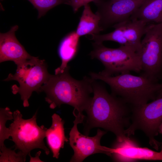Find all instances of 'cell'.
<instances>
[{"label":"cell","mask_w":162,"mask_h":162,"mask_svg":"<svg viewBox=\"0 0 162 162\" xmlns=\"http://www.w3.org/2000/svg\"><path fill=\"white\" fill-rule=\"evenodd\" d=\"M84 9L80 17L76 31L79 37L87 35L99 34L103 29L100 26V17L98 13H93L88 4L84 6Z\"/></svg>","instance_id":"e0dca14e"},{"label":"cell","mask_w":162,"mask_h":162,"mask_svg":"<svg viewBox=\"0 0 162 162\" xmlns=\"http://www.w3.org/2000/svg\"><path fill=\"white\" fill-rule=\"evenodd\" d=\"M38 11V18L44 16L47 11L61 4H68L70 0H27Z\"/></svg>","instance_id":"d6986e66"},{"label":"cell","mask_w":162,"mask_h":162,"mask_svg":"<svg viewBox=\"0 0 162 162\" xmlns=\"http://www.w3.org/2000/svg\"><path fill=\"white\" fill-rule=\"evenodd\" d=\"M79 38L75 31H74L68 33L62 40L58 50L61 64L55 70V74L63 71L68 66L69 62L75 57L78 50Z\"/></svg>","instance_id":"9a60e30c"},{"label":"cell","mask_w":162,"mask_h":162,"mask_svg":"<svg viewBox=\"0 0 162 162\" xmlns=\"http://www.w3.org/2000/svg\"><path fill=\"white\" fill-rule=\"evenodd\" d=\"M130 121L124 130L125 134L129 136L140 130L148 137L150 146L158 151L161 142L155 137L158 135L162 122V97L149 103L131 107Z\"/></svg>","instance_id":"ba28073f"},{"label":"cell","mask_w":162,"mask_h":162,"mask_svg":"<svg viewBox=\"0 0 162 162\" xmlns=\"http://www.w3.org/2000/svg\"><path fill=\"white\" fill-rule=\"evenodd\" d=\"M109 152L110 157L116 162H135L140 160L162 161V150L159 152L141 147L130 136H127L122 141L116 140L109 148Z\"/></svg>","instance_id":"7c38bea8"},{"label":"cell","mask_w":162,"mask_h":162,"mask_svg":"<svg viewBox=\"0 0 162 162\" xmlns=\"http://www.w3.org/2000/svg\"><path fill=\"white\" fill-rule=\"evenodd\" d=\"M158 132L162 134V122L160 124L158 128ZM160 148L162 150V142H161Z\"/></svg>","instance_id":"603a6c76"},{"label":"cell","mask_w":162,"mask_h":162,"mask_svg":"<svg viewBox=\"0 0 162 162\" xmlns=\"http://www.w3.org/2000/svg\"><path fill=\"white\" fill-rule=\"evenodd\" d=\"M41 152L39 151L35 155V157H32L31 156L30 154L29 155L30 158V162H43L41 160L39 156L41 154Z\"/></svg>","instance_id":"7402d4cb"},{"label":"cell","mask_w":162,"mask_h":162,"mask_svg":"<svg viewBox=\"0 0 162 162\" xmlns=\"http://www.w3.org/2000/svg\"><path fill=\"white\" fill-rule=\"evenodd\" d=\"M144 0H95L98 8L96 13L100 17V26L104 27L129 19L142 4Z\"/></svg>","instance_id":"8fae6325"},{"label":"cell","mask_w":162,"mask_h":162,"mask_svg":"<svg viewBox=\"0 0 162 162\" xmlns=\"http://www.w3.org/2000/svg\"><path fill=\"white\" fill-rule=\"evenodd\" d=\"M14 119L13 113L10 108L6 107L0 109V148L1 150L6 146L4 141L9 139L10 136L9 128H6V124L7 121Z\"/></svg>","instance_id":"ac0fdd59"},{"label":"cell","mask_w":162,"mask_h":162,"mask_svg":"<svg viewBox=\"0 0 162 162\" xmlns=\"http://www.w3.org/2000/svg\"><path fill=\"white\" fill-rule=\"evenodd\" d=\"M18 28L16 25L8 32L0 33V63L11 61L16 64L32 57L17 39L15 32Z\"/></svg>","instance_id":"4fadbf2b"},{"label":"cell","mask_w":162,"mask_h":162,"mask_svg":"<svg viewBox=\"0 0 162 162\" xmlns=\"http://www.w3.org/2000/svg\"><path fill=\"white\" fill-rule=\"evenodd\" d=\"M83 122L81 118L75 117L74 126L69 133V144L74 152L70 161L82 162L88 157L96 153L104 154L110 156L109 147L102 146L100 143L102 137L106 132L98 129L94 136L83 135L79 131L77 124Z\"/></svg>","instance_id":"30bf717a"},{"label":"cell","mask_w":162,"mask_h":162,"mask_svg":"<svg viewBox=\"0 0 162 162\" xmlns=\"http://www.w3.org/2000/svg\"><path fill=\"white\" fill-rule=\"evenodd\" d=\"M0 162H25L26 158L20 151L16 153L14 150L6 147L0 150Z\"/></svg>","instance_id":"ffe728a7"},{"label":"cell","mask_w":162,"mask_h":162,"mask_svg":"<svg viewBox=\"0 0 162 162\" xmlns=\"http://www.w3.org/2000/svg\"><path fill=\"white\" fill-rule=\"evenodd\" d=\"M89 75L93 79L107 84L111 93L121 98L131 107L142 105L160 98V83L141 75L135 76L128 73L108 76L92 72Z\"/></svg>","instance_id":"3957f363"},{"label":"cell","mask_w":162,"mask_h":162,"mask_svg":"<svg viewBox=\"0 0 162 162\" xmlns=\"http://www.w3.org/2000/svg\"><path fill=\"white\" fill-rule=\"evenodd\" d=\"M89 54L92 59L99 60L104 68L99 73L105 76H112L133 71L141 72V65L139 55L130 48L123 45L112 48L102 43L94 42Z\"/></svg>","instance_id":"5b68a950"},{"label":"cell","mask_w":162,"mask_h":162,"mask_svg":"<svg viewBox=\"0 0 162 162\" xmlns=\"http://www.w3.org/2000/svg\"><path fill=\"white\" fill-rule=\"evenodd\" d=\"M70 68L68 65L62 72L50 74L40 92L46 93L45 100L50 109L60 107L63 104L70 105L74 108V116L84 120L83 112L88 106L92 98L93 79L85 76L81 80H77L70 75Z\"/></svg>","instance_id":"7a4b0ae2"},{"label":"cell","mask_w":162,"mask_h":162,"mask_svg":"<svg viewBox=\"0 0 162 162\" xmlns=\"http://www.w3.org/2000/svg\"><path fill=\"white\" fill-rule=\"evenodd\" d=\"M92 87L93 96L83 122L84 134L88 136L92 129L101 128L113 133L117 140L122 141L127 136L125 128L130 124L131 106L110 94L99 80L93 79Z\"/></svg>","instance_id":"6da1fadb"},{"label":"cell","mask_w":162,"mask_h":162,"mask_svg":"<svg viewBox=\"0 0 162 162\" xmlns=\"http://www.w3.org/2000/svg\"><path fill=\"white\" fill-rule=\"evenodd\" d=\"M160 97H162V82L160 83Z\"/></svg>","instance_id":"cb8c5ba5"},{"label":"cell","mask_w":162,"mask_h":162,"mask_svg":"<svg viewBox=\"0 0 162 162\" xmlns=\"http://www.w3.org/2000/svg\"><path fill=\"white\" fill-rule=\"evenodd\" d=\"M130 18L147 24L162 22V0H144Z\"/></svg>","instance_id":"2e32d148"},{"label":"cell","mask_w":162,"mask_h":162,"mask_svg":"<svg viewBox=\"0 0 162 162\" xmlns=\"http://www.w3.org/2000/svg\"><path fill=\"white\" fill-rule=\"evenodd\" d=\"M138 54L140 75L158 82L162 74V22L148 24Z\"/></svg>","instance_id":"52a82bcc"},{"label":"cell","mask_w":162,"mask_h":162,"mask_svg":"<svg viewBox=\"0 0 162 162\" xmlns=\"http://www.w3.org/2000/svg\"><path fill=\"white\" fill-rule=\"evenodd\" d=\"M95 0H70L68 4L72 8L74 13L78 11L81 7L88 4L91 2H94Z\"/></svg>","instance_id":"44dd1931"},{"label":"cell","mask_w":162,"mask_h":162,"mask_svg":"<svg viewBox=\"0 0 162 162\" xmlns=\"http://www.w3.org/2000/svg\"><path fill=\"white\" fill-rule=\"evenodd\" d=\"M37 114L36 112L32 118L25 119L20 111L16 110L13 113L14 121L9 127L15 149L21 151L26 158L32 150L36 148L43 149L46 155L50 153L44 142L47 128L44 125H38Z\"/></svg>","instance_id":"8992f818"},{"label":"cell","mask_w":162,"mask_h":162,"mask_svg":"<svg viewBox=\"0 0 162 162\" xmlns=\"http://www.w3.org/2000/svg\"><path fill=\"white\" fill-rule=\"evenodd\" d=\"M52 124L47 129L46 137L49 148L53 154V157L58 159L61 148L64 147L65 142L69 141L65 135L64 122L60 116L54 113L52 116Z\"/></svg>","instance_id":"5bb4252c"},{"label":"cell","mask_w":162,"mask_h":162,"mask_svg":"<svg viewBox=\"0 0 162 162\" xmlns=\"http://www.w3.org/2000/svg\"><path fill=\"white\" fill-rule=\"evenodd\" d=\"M16 64L17 68L15 73L9 74L4 81L13 80L18 82L19 86L14 85L11 87L12 92L14 94H19L23 106L28 107V99L33 92H40V88L47 81L50 74L45 60L40 59L38 57L33 56Z\"/></svg>","instance_id":"277c9868"},{"label":"cell","mask_w":162,"mask_h":162,"mask_svg":"<svg viewBox=\"0 0 162 162\" xmlns=\"http://www.w3.org/2000/svg\"><path fill=\"white\" fill-rule=\"evenodd\" d=\"M148 24L136 19L130 18L112 27V32L103 34L91 35V40L100 43L105 41L116 42L120 45L131 48L137 53L141 48V38L144 35Z\"/></svg>","instance_id":"9c48e42d"}]
</instances>
